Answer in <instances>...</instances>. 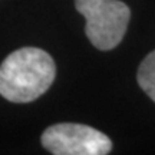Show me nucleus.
I'll list each match as a JSON object with an SVG mask.
<instances>
[{
    "label": "nucleus",
    "instance_id": "nucleus-2",
    "mask_svg": "<svg viewBox=\"0 0 155 155\" xmlns=\"http://www.w3.org/2000/svg\"><path fill=\"white\" fill-rule=\"evenodd\" d=\"M76 10L86 19L85 32L96 49L111 50L127 32L131 10L119 0H75Z\"/></svg>",
    "mask_w": 155,
    "mask_h": 155
},
{
    "label": "nucleus",
    "instance_id": "nucleus-4",
    "mask_svg": "<svg viewBox=\"0 0 155 155\" xmlns=\"http://www.w3.org/2000/svg\"><path fill=\"white\" fill-rule=\"evenodd\" d=\"M138 85L155 102V50L145 58L138 69Z\"/></svg>",
    "mask_w": 155,
    "mask_h": 155
},
{
    "label": "nucleus",
    "instance_id": "nucleus-3",
    "mask_svg": "<svg viewBox=\"0 0 155 155\" xmlns=\"http://www.w3.org/2000/svg\"><path fill=\"white\" fill-rule=\"evenodd\" d=\"M42 145L55 155H105L112 150L105 134L82 124H56L42 134Z\"/></svg>",
    "mask_w": 155,
    "mask_h": 155
},
{
    "label": "nucleus",
    "instance_id": "nucleus-1",
    "mask_svg": "<svg viewBox=\"0 0 155 155\" xmlns=\"http://www.w3.org/2000/svg\"><path fill=\"white\" fill-rule=\"evenodd\" d=\"M52 56L39 48L15 50L0 65V95L16 104H28L43 95L55 81Z\"/></svg>",
    "mask_w": 155,
    "mask_h": 155
}]
</instances>
